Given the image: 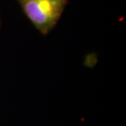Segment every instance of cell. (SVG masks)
I'll list each match as a JSON object with an SVG mask.
<instances>
[{"label":"cell","instance_id":"cell-2","mask_svg":"<svg viewBox=\"0 0 126 126\" xmlns=\"http://www.w3.org/2000/svg\"><path fill=\"white\" fill-rule=\"evenodd\" d=\"M0 26H1V20H0Z\"/></svg>","mask_w":126,"mask_h":126},{"label":"cell","instance_id":"cell-1","mask_svg":"<svg viewBox=\"0 0 126 126\" xmlns=\"http://www.w3.org/2000/svg\"><path fill=\"white\" fill-rule=\"evenodd\" d=\"M34 28L43 35L56 26L69 0H16Z\"/></svg>","mask_w":126,"mask_h":126}]
</instances>
